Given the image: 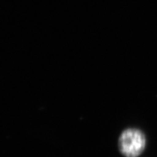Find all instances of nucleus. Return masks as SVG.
I'll use <instances>...</instances> for the list:
<instances>
[{
    "label": "nucleus",
    "instance_id": "nucleus-1",
    "mask_svg": "<svg viewBox=\"0 0 157 157\" xmlns=\"http://www.w3.org/2000/svg\"><path fill=\"white\" fill-rule=\"evenodd\" d=\"M146 146V135L137 128L125 129L118 139V148L125 157L139 156L144 151Z\"/></svg>",
    "mask_w": 157,
    "mask_h": 157
}]
</instances>
